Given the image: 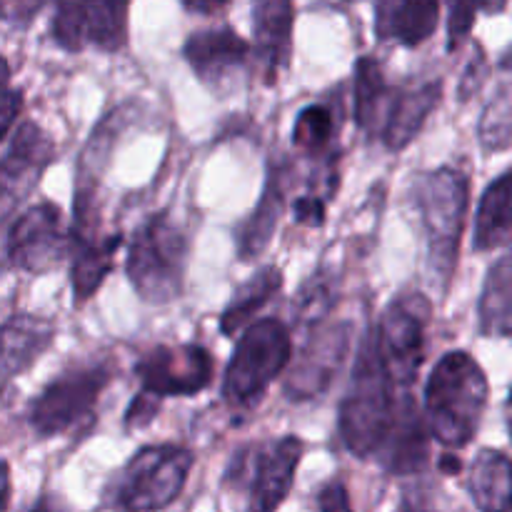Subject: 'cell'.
Returning a JSON list of instances; mask_svg holds the SVG:
<instances>
[{
    "mask_svg": "<svg viewBox=\"0 0 512 512\" xmlns=\"http://www.w3.org/2000/svg\"><path fill=\"white\" fill-rule=\"evenodd\" d=\"M398 410V385L385 365L378 333L370 328L360 340L350 388L338 410L340 440L360 460L380 455L398 423Z\"/></svg>",
    "mask_w": 512,
    "mask_h": 512,
    "instance_id": "1",
    "label": "cell"
},
{
    "mask_svg": "<svg viewBox=\"0 0 512 512\" xmlns=\"http://www.w3.org/2000/svg\"><path fill=\"white\" fill-rule=\"evenodd\" d=\"M488 375L465 350H450L435 363L425 383V415L430 435L443 448H468L488 410Z\"/></svg>",
    "mask_w": 512,
    "mask_h": 512,
    "instance_id": "2",
    "label": "cell"
},
{
    "mask_svg": "<svg viewBox=\"0 0 512 512\" xmlns=\"http://www.w3.org/2000/svg\"><path fill=\"white\" fill-rule=\"evenodd\" d=\"M413 195L428 240L430 273L443 293H448L468 220L470 180L463 170L443 165L420 175L413 185Z\"/></svg>",
    "mask_w": 512,
    "mask_h": 512,
    "instance_id": "3",
    "label": "cell"
},
{
    "mask_svg": "<svg viewBox=\"0 0 512 512\" xmlns=\"http://www.w3.org/2000/svg\"><path fill=\"white\" fill-rule=\"evenodd\" d=\"M188 250V235L168 210L143 220V225L133 233L125 260V273L135 293L150 305H165L180 298Z\"/></svg>",
    "mask_w": 512,
    "mask_h": 512,
    "instance_id": "4",
    "label": "cell"
},
{
    "mask_svg": "<svg viewBox=\"0 0 512 512\" xmlns=\"http://www.w3.org/2000/svg\"><path fill=\"white\" fill-rule=\"evenodd\" d=\"M293 358V338L283 320L263 318L243 330L223 375V400L233 410H250Z\"/></svg>",
    "mask_w": 512,
    "mask_h": 512,
    "instance_id": "5",
    "label": "cell"
},
{
    "mask_svg": "<svg viewBox=\"0 0 512 512\" xmlns=\"http://www.w3.org/2000/svg\"><path fill=\"white\" fill-rule=\"evenodd\" d=\"M195 455L183 445H145L115 480V503L130 512H158L183 493Z\"/></svg>",
    "mask_w": 512,
    "mask_h": 512,
    "instance_id": "6",
    "label": "cell"
},
{
    "mask_svg": "<svg viewBox=\"0 0 512 512\" xmlns=\"http://www.w3.org/2000/svg\"><path fill=\"white\" fill-rule=\"evenodd\" d=\"M113 380L108 363L80 365L45 385L28 410V423L38 438H55L78 428L95 413L100 395Z\"/></svg>",
    "mask_w": 512,
    "mask_h": 512,
    "instance_id": "7",
    "label": "cell"
},
{
    "mask_svg": "<svg viewBox=\"0 0 512 512\" xmlns=\"http://www.w3.org/2000/svg\"><path fill=\"white\" fill-rule=\"evenodd\" d=\"M430 313L433 310L425 295L403 293L390 300L375 325L380 350L395 385L410 388L423 368L428 353Z\"/></svg>",
    "mask_w": 512,
    "mask_h": 512,
    "instance_id": "8",
    "label": "cell"
},
{
    "mask_svg": "<svg viewBox=\"0 0 512 512\" xmlns=\"http://www.w3.org/2000/svg\"><path fill=\"white\" fill-rule=\"evenodd\" d=\"M140 393L150 398H190L210 388L215 378L213 355L198 343L155 345L135 363Z\"/></svg>",
    "mask_w": 512,
    "mask_h": 512,
    "instance_id": "9",
    "label": "cell"
},
{
    "mask_svg": "<svg viewBox=\"0 0 512 512\" xmlns=\"http://www.w3.org/2000/svg\"><path fill=\"white\" fill-rule=\"evenodd\" d=\"M70 253V230L55 203L30 205L8 230L5 258L25 273H48Z\"/></svg>",
    "mask_w": 512,
    "mask_h": 512,
    "instance_id": "10",
    "label": "cell"
},
{
    "mask_svg": "<svg viewBox=\"0 0 512 512\" xmlns=\"http://www.w3.org/2000/svg\"><path fill=\"white\" fill-rule=\"evenodd\" d=\"M128 10L125 3H60L50 35L68 53L85 48L115 53L128 40Z\"/></svg>",
    "mask_w": 512,
    "mask_h": 512,
    "instance_id": "11",
    "label": "cell"
},
{
    "mask_svg": "<svg viewBox=\"0 0 512 512\" xmlns=\"http://www.w3.org/2000/svg\"><path fill=\"white\" fill-rule=\"evenodd\" d=\"M55 158V145L40 125L25 120L0 158V223L38 188Z\"/></svg>",
    "mask_w": 512,
    "mask_h": 512,
    "instance_id": "12",
    "label": "cell"
},
{
    "mask_svg": "<svg viewBox=\"0 0 512 512\" xmlns=\"http://www.w3.org/2000/svg\"><path fill=\"white\" fill-rule=\"evenodd\" d=\"M303 440L285 435L280 440L235 455V463L250 470V510L278 512L295 483V470L303 460Z\"/></svg>",
    "mask_w": 512,
    "mask_h": 512,
    "instance_id": "13",
    "label": "cell"
},
{
    "mask_svg": "<svg viewBox=\"0 0 512 512\" xmlns=\"http://www.w3.org/2000/svg\"><path fill=\"white\" fill-rule=\"evenodd\" d=\"M350 335H353V325L340 323L323 328L315 333L313 340H308L298 363L293 365L285 380V395L290 403H308L330 388L348 355Z\"/></svg>",
    "mask_w": 512,
    "mask_h": 512,
    "instance_id": "14",
    "label": "cell"
},
{
    "mask_svg": "<svg viewBox=\"0 0 512 512\" xmlns=\"http://www.w3.org/2000/svg\"><path fill=\"white\" fill-rule=\"evenodd\" d=\"M248 40L240 38L233 28H205L190 35L183 45V55L193 73L210 88H218L233 70L243 68L250 58Z\"/></svg>",
    "mask_w": 512,
    "mask_h": 512,
    "instance_id": "15",
    "label": "cell"
},
{
    "mask_svg": "<svg viewBox=\"0 0 512 512\" xmlns=\"http://www.w3.org/2000/svg\"><path fill=\"white\" fill-rule=\"evenodd\" d=\"M440 98H443V80L440 78L420 85L393 88L383 130H380V143L393 153L408 148L418 138L430 113L438 108Z\"/></svg>",
    "mask_w": 512,
    "mask_h": 512,
    "instance_id": "16",
    "label": "cell"
},
{
    "mask_svg": "<svg viewBox=\"0 0 512 512\" xmlns=\"http://www.w3.org/2000/svg\"><path fill=\"white\" fill-rule=\"evenodd\" d=\"M53 338L55 325L38 315L20 313L0 323V388L33 368Z\"/></svg>",
    "mask_w": 512,
    "mask_h": 512,
    "instance_id": "17",
    "label": "cell"
},
{
    "mask_svg": "<svg viewBox=\"0 0 512 512\" xmlns=\"http://www.w3.org/2000/svg\"><path fill=\"white\" fill-rule=\"evenodd\" d=\"M428 423L420 415L418 405L410 395L400 398L398 423L390 433L388 443L383 448V463L393 475H415L425 470L430 455Z\"/></svg>",
    "mask_w": 512,
    "mask_h": 512,
    "instance_id": "18",
    "label": "cell"
},
{
    "mask_svg": "<svg viewBox=\"0 0 512 512\" xmlns=\"http://www.w3.org/2000/svg\"><path fill=\"white\" fill-rule=\"evenodd\" d=\"M295 8L288 0H265L253 10L255 55L265 65L268 78L285 68L293 50Z\"/></svg>",
    "mask_w": 512,
    "mask_h": 512,
    "instance_id": "19",
    "label": "cell"
},
{
    "mask_svg": "<svg viewBox=\"0 0 512 512\" xmlns=\"http://www.w3.org/2000/svg\"><path fill=\"white\" fill-rule=\"evenodd\" d=\"M123 245V235L110 233L105 238H70V285H73L75 305H83L98 293L103 280L113 270L115 253Z\"/></svg>",
    "mask_w": 512,
    "mask_h": 512,
    "instance_id": "20",
    "label": "cell"
},
{
    "mask_svg": "<svg viewBox=\"0 0 512 512\" xmlns=\"http://www.w3.org/2000/svg\"><path fill=\"white\" fill-rule=\"evenodd\" d=\"M438 20L440 5L435 0L380 3L375 8V33L383 40H395L405 48H415L438 30Z\"/></svg>",
    "mask_w": 512,
    "mask_h": 512,
    "instance_id": "21",
    "label": "cell"
},
{
    "mask_svg": "<svg viewBox=\"0 0 512 512\" xmlns=\"http://www.w3.org/2000/svg\"><path fill=\"white\" fill-rule=\"evenodd\" d=\"M285 205V168L273 165L265 183L263 198L248 220L238 230V255L240 260H253L265 253L278 228L280 213Z\"/></svg>",
    "mask_w": 512,
    "mask_h": 512,
    "instance_id": "22",
    "label": "cell"
},
{
    "mask_svg": "<svg viewBox=\"0 0 512 512\" xmlns=\"http://www.w3.org/2000/svg\"><path fill=\"white\" fill-rule=\"evenodd\" d=\"M468 490L480 512H512V460L503 450H480L470 468Z\"/></svg>",
    "mask_w": 512,
    "mask_h": 512,
    "instance_id": "23",
    "label": "cell"
},
{
    "mask_svg": "<svg viewBox=\"0 0 512 512\" xmlns=\"http://www.w3.org/2000/svg\"><path fill=\"white\" fill-rule=\"evenodd\" d=\"M478 325L485 338H512V245L485 275Z\"/></svg>",
    "mask_w": 512,
    "mask_h": 512,
    "instance_id": "24",
    "label": "cell"
},
{
    "mask_svg": "<svg viewBox=\"0 0 512 512\" xmlns=\"http://www.w3.org/2000/svg\"><path fill=\"white\" fill-rule=\"evenodd\" d=\"M283 288V270L275 265H263L258 273L250 275L243 285L233 293L230 303L220 315V333L235 335L255 323L260 308L270 303Z\"/></svg>",
    "mask_w": 512,
    "mask_h": 512,
    "instance_id": "25",
    "label": "cell"
},
{
    "mask_svg": "<svg viewBox=\"0 0 512 512\" xmlns=\"http://www.w3.org/2000/svg\"><path fill=\"white\" fill-rule=\"evenodd\" d=\"M512 233V170L498 175L480 195L473 245L478 253L498 248Z\"/></svg>",
    "mask_w": 512,
    "mask_h": 512,
    "instance_id": "26",
    "label": "cell"
},
{
    "mask_svg": "<svg viewBox=\"0 0 512 512\" xmlns=\"http://www.w3.org/2000/svg\"><path fill=\"white\" fill-rule=\"evenodd\" d=\"M393 85H388L383 65L373 55H363L355 63V123L365 133L380 138L385 113H388Z\"/></svg>",
    "mask_w": 512,
    "mask_h": 512,
    "instance_id": "27",
    "label": "cell"
},
{
    "mask_svg": "<svg viewBox=\"0 0 512 512\" xmlns=\"http://www.w3.org/2000/svg\"><path fill=\"white\" fill-rule=\"evenodd\" d=\"M338 303V288L335 278L328 273L310 275L303 283V288L295 295V318L303 325H318L328 318L330 310Z\"/></svg>",
    "mask_w": 512,
    "mask_h": 512,
    "instance_id": "28",
    "label": "cell"
},
{
    "mask_svg": "<svg viewBox=\"0 0 512 512\" xmlns=\"http://www.w3.org/2000/svg\"><path fill=\"white\" fill-rule=\"evenodd\" d=\"M335 128L338 125H335L333 110L323 103H313L300 110L298 118H295L293 143L308 153H318L333 140Z\"/></svg>",
    "mask_w": 512,
    "mask_h": 512,
    "instance_id": "29",
    "label": "cell"
},
{
    "mask_svg": "<svg viewBox=\"0 0 512 512\" xmlns=\"http://www.w3.org/2000/svg\"><path fill=\"white\" fill-rule=\"evenodd\" d=\"M480 143L485 150H505L512 145V93L495 95L480 120Z\"/></svg>",
    "mask_w": 512,
    "mask_h": 512,
    "instance_id": "30",
    "label": "cell"
},
{
    "mask_svg": "<svg viewBox=\"0 0 512 512\" xmlns=\"http://www.w3.org/2000/svg\"><path fill=\"white\" fill-rule=\"evenodd\" d=\"M478 15V5L473 3H453L448 15V50L460 48L470 38Z\"/></svg>",
    "mask_w": 512,
    "mask_h": 512,
    "instance_id": "31",
    "label": "cell"
},
{
    "mask_svg": "<svg viewBox=\"0 0 512 512\" xmlns=\"http://www.w3.org/2000/svg\"><path fill=\"white\" fill-rule=\"evenodd\" d=\"M318 508L320 512H353L348 488H345L343 480H330L328 485L320 488Z\"/></svg>",
    "mask_w": 512,
    "mask_h": 512,
    "instance_id": "32",
    "label": "cell"
},
{
    "mask_svg": "<svg viewBox=\"0 0 512 512\" xmlns=\"http://www.w3.org/2000/svg\"><path fill=\"white\" fill-rule=\"evenodd\" d=\"M293 215L295 223L320 228L325 223V200L320 195H305L293 203Z\"/></svg>",
    "mask_w": 512,
    "mask_h": 512,
    "instance_id": "33",
    "label": "cell"
},
{
    "mask_svg": "<svg viewBox=\"0 0 512 512\" xmlns=\"http://www.w3.org/2000/svg\"><path fill=\"white\" fill-rule=\"evenodd\" d=\"M158 410L160 400L138 393L133 403H130L128 413H125V425H128V428H145V425H150V420L158 415Z\"/></svg>",
    "mask_w": 512,
    "mask_h": 512,
    "instance_id": "34",
    "label": "cell"
},
{
    "mask_svg": "<svg viewBox=\"0 0 512 512\" xmlns=\"http://www.w3.org/2000/svg\"><path fill=\"white\" fill-rule=\"evenodd\" d=\"M485 73H488V63H485V53L478 48L475 50L473 60L468 63V70H465L463 80H460V98L463 100L473 98V95L480 90V85H483Z\"/></svg>",
    "mask_w": 512,
    "mask_h": 512,
    "instance_id": "35",
    "label": "cell"
},
{
    "mask_svg": "<svg viewBox=\"0 0 512 512\" xmlns=\"http://www.w3.org/2000/svg\"><path fill=\"white\" fill-rule=\"evenodd\" d=\"M20 110H23V93L15 88L0 90V143H3L8 130L18 120Z\"/></svg>",
    "mask_w": 512,
    "mask_h": 512,
    "instance_id": "36",
    "label": "cell"
},
{
    "mask_svg": "<svg viewBox=\"0 0 512 512\" xmlns=\"http://www.w3.org/2000/svg\"><path fill=\"white\" fill-rule=\"evenodd\" d=\"M10 503V465L0 460V512H8Z\"/></svg>",
    "mask_w": 512,
    "mask_h": 512,
    "instance_id": "37",
    "label": "cell"
},
{
    "mask_svg": "<svg viewBox=\"0 0 512 512\" xmlns=\"http://www.w3.org/2000/svg\"><path fill=\"white\" fill-rule=\"evenodd\" d=\"M440 468H443V473L455 475V473H460V470H463V463H460L455 455L448 453V455H443V458H440Z\"/></svg>",
    "mask_w": 512,
    "mask_h": 512,
    "instance_id": "38",
    "label": "cell"
},
{
    "mask_svg": "<svg viewBox=\"0 0 512 512\" xmlns=\"http://www.w3.org/2000/svg\"><path fill=\"white\" fill-rule=\"evenodd\" d=\"M508 430H510V440H512V388L508 395Z\"/></svg>",
    "mask_w": 512,
    "mask_h": 512,
    "instance_id": "39",
    "label": "cell"
},
{
    "mask_svg": "<svg viewBox=\"0 0 512 512\" xmlns=\"http://www.w3.org/2000/svg\"><path fill=\"white\" fill-rule=\"evenodd\" d=\"M25 512H50V508H48V503H43V500H40V503H35L33 508L25 510Z\"/></svg>",
    "mask_w": 512,
    "mask_h": 512,
    "instance_id": "40",
    "label": "cell"
},
{
    "mask_svg": "<svg viewBox=\"0 0 512 512\" xmlns=\"http://www.w3.org/2000/svg\"><path fill=\"white\" fill-rule=\"evenodd\" d=\"M503 68H508V70H512V50L508 55H505V60H503Z\"/></svg>",
    "mask_w": 512,
    "mask_h": 512,
    "instance_id": "41",
    "label": "cell"
}]
</instances>
